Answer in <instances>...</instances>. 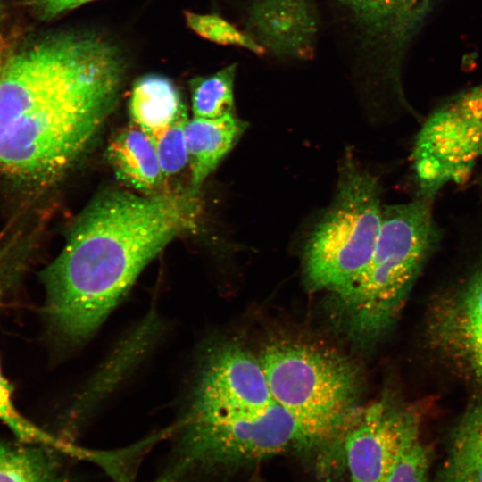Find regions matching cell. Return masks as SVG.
Wrapping results in <instances>:
<instances>
[{
  "label": "cell",
  "instance_id": "5",
  "mask_svg": "<svg viewBox=\"0 0 482 482\" xmlns=\"http://www.w3.org/2000/svg\"><path fill=\"white\" fill-rule=\"evenodd\" d=\"M258 358L274 401L318 441L346 428L355 414L357 378L345 359L293 342L269 345Z\"/></svg>",
  "mask_w": 482,
  "mask_h": 482
},
{
  "label": "cell",
  "instance_id": "19",
  "mask_svg": "<svg viewBox=\"0 0 482 482\" xmlns=\"http://www.w3.org/2000/svg\"><path fill=\"white\" fill-rule=\"evenodd\" d=\"M236 70L237 64L233 63L213 74L190 79L195 117L219 118L233 113Z\"/></svg>",
  "mask_w": 482,
  "mask_h": 482
},
{
  "label": "cell",
  "instance_id": "21",
  "mask_svg": "<svg viewBox=\"0 0 482 482\" xmlns=\"http://www.w3.org/2000/svg\"><path fill=\"white\" fill-rule=\"evenodd\" d=\"M188 120L184 104L166 129L152 139L164 178L177 174L188 162L185 136Z\"/></svg>",
  "mask_w": 482,
  "mask_h": 482
},
{
  "label": "cell",
  "instance_id": "17",
  "mask_svg": "<svg viewBox=\"0 0 482 482\" xmlns=\"http://www.w3.org/2000/svg\"><path fill=\"white\" fill-rule=\"evenodd\" d=\"M436 482H482V402L455 428Z\"/></svg>",
  "mask_w": 482,
  "mask_h": 482
},
{
  "label": "cell",
  "instance_id": "20",
  "mask_svg": "<svg viewBox=\"0 0 482 482\" xmlns=\"http://www.w3.org/2000/svg\"><path fill=\"white\" fill-rule=\"evenodd\" d=\"M185 20L195 34L213 43L245 48L261 55L266 52L250 34L239 30L219 15L187 11L185 12Z\"/></svg>",
  "mask_w": 482,
  "mask_h": 482
},
{
  "label": "cell",
  "instance_id": "8",
  "mask_svg": "<svg viewBox=\"0 0 482 482\" xmlns=\"http://www.w3.org/2000/svg\"><path fill=\"white\" fill-rule=\"evenodd\" d=\"M345 453L351 482H383L420 440V420L410 407L379 400L346 426Z\"/></svg>",
  "mask_w": 482,
  "mask_h": 482
},
{
  "label": "cell",
  "instance_id": "13",
  "mask_svg": "<svg viewBox=\"0 0 482 482\" xmlns=\"http://www.w3.org/2000/svg\"><path fill=\"white\" fill-rule=\"evenodd\" d=\"M247 122L229 113L219 118L193 117L185 129L189 190L197 194L203 183L233 148L246 129Z\"/></svg>",
  "mask_w": 482,
  "mask_h": 482
},
{
  "label": "cell",
  "instance_id": "1",
  "mask_svg": "<svg viewBox=\"0 0 482 482\" xmlns=\"http://www.w3.org/2000/svg\"><path fill=\"white\" fill-rule=\"evenodd\" d=\"M125 75L85 30L46 35L0 75V173L29 188L59 179L111 114Z\"/></svg>",
  "mask_w": 482,
  "mask_h": 482
},
{
  "label": "cell",
  "instance_id": "11",
  "mask_svg": "<svg viewBox=\"0 0 482 482\" xmlns=\"http://www.w3.org/2000/svg\"><path fill=\"white\" fill-rule=\"evenodd\" d=\"M368 48L396 66L437 0H338Z\"/></svg>",
  "mask_w": 482,
  "mask_h": 482
},
{
  "label": "cell",
  "instance_id": "15",
  "mask_svg": "<svg viewBox=\"0 0 482 482\" xmlns=\"http://www.w3.org/2000/svg\"><path fill=\"white\" fill-rule=\"evenodd\" d=\"M19 235L0 236V302L18 278L26 258ZM0 421L23 443L53 446L57 439L27 420L12 401V389L0 369Z\"/></svg>",
  "mask_w": 482,
  "mask_h": 482
},
{
  "label": "cell",
  "instance_id": "18",
  "mask_svg": "<svg viewBox=\"0 0 482 482\" xmlns=\"http://www.w3.org/2000/svg\"><path fill=\"white\" fill-rule=\"evenodd\" d=\"M54 449L0 440V482H68Z\"/></svg>",
  "mask_w": 482,
  "mask_h": 482
},
{
  "label": "cell",
  "instance_id": "10",
  "mask_svg": "<svg viewBox=\"0 0 482 482\" xmlns=\"http://www.w3.org/2000/svg\"><path fill=\"white\" fill-rule=\"evenodd\" d=\"M430 334L436 347L482 386V264L438 306Z\"/></svg>",
  "mask_w": 482,
  "mask_h": 482
},
{
  "label": "cell",
  "instance_id": "23",
  "mask_svg": "<svg viewBox=\"0 0 482 482\" xmlns=\"http://www.w3.org/2000/svg\"><path fill=\"white\" fill-rule=\"evenodd\" d=\"M92 1L95 0H24L23 4L37 19L50 21Z\"/></svg>",
  "mask_w": 482,
  "mask_h": 482
},
{
  "label": "cell",
  "instance_id": "9",
  "mask_svg": "<svg viewBox=\"0 0 482 482\" xmlns=\"http://www.w3.org/2000/svg\"><path fill=\"white\" fill-rule=\"evenodd\" d=\"M275 403L259 358L238 345H226L204 361L188 409L260 411Z\"/></svg>",
  "mask_w": 482,
  "mask_h": 482
},
{
  "label": "cell",
  "instance_id": "22",
  "mask_svg": "<svg viewBox=\"0 0 482 482\" xmlns=\"http://www.w3.org/2000/svg\"><path fill=\"white\" fill-rule=\"evenodd\" d=\"M428 454L421 440L400 459L383 482H428Z\"/></svg>",
  "mask_w": 482,
  "mask_h": 482
},
{
  "label": "cell",
  "instance_id": "24",
  "mask_svg": "<svg viewBox=\"0 0 482 482\" xmlns=\"http://www.w3.org/2000/svg\"><path fill=\"white\" fill-rule=\"evenodd\" d=\"M5 43L4 39L0 37V75L7 62V60L5 59Z\"/></svg>",
  "mask_w": 482,
  "mask_h": 482
},
{
  "label": "cell",
  "instance_id": "12",
  "mask_svg": "<svg viewBox=\"0 0 482 482\" xmlns=\"http://www.w3.org/2000/svg\"><path fill=\"white\" fill-rule=\"evenodd\" d=\"M250 25L251 36L266 50L292 57L311 54L316 21L305 0H256Z\"/></svg>",
  "mask_w": 482,
  "mask_h": 482
},
{
  "label": "cell",
  "instance_id": "4",
  "mask_svg": "<svg viewBox=\"0 0 482 482\" xmlns=\"http://www.w3.org/2000/svg\"><path fill=\"white\" fill-rule=\"evenodd\" d=\"M318 440L286 409H188L175 447L154 482H189L218 469L261 460Z\"/></svg>",
  "mask_w": 482,
  "mask_h": 482
},
{
  "label": "cell",
  "instance_id": "2",
  "mask_svg": "<svg viewBox=\"0 0 482 482\" xmlns=\"http://www.w3.org/2000/svg\"><path fill=\"white\" fill-rule=\"evenodd\" d=\"M196 195L187 190L143 195L114 189L92 200L42 273L46 314L54 331L70 341L93 334L143 269L195 227Z\"/></svg>",
  "mask_w": 482,
  "mask_h": 482
},
{
  "label": "cell",
  "instance_id": "3",
  "mask_svg": "<svg viewBox=\"0 0 482 482\" xmlns=\"http://www.w3.org/2000/svg\"><path fill=\"white\" fill-rule=\"evenodd\" d=\"M430 199L385 206L371 259L349 287L337 294L350 332L375 340L394 323L437 238Z\"/></svg>",
  "mask_w": 482,
  "mask_h": 482
},
{
  "label": "cell",
  "instance_id": "16",
  "mask_svg": "<svg viewBox=\"0 0 482 482\" xmlns=\"http://www.w3.org/2000/svg\"><path fill=\"white\" fill-rule=\"evenodd\" d=\"M183 105L178 87L162 75L145 74L133 84L129 99L132 121L152 139L166 129Z\"/></svg>",
  "mask_w": 482,
  "mask_h": 482
},
{
  "label": "cell",
  "instance_id": "7",
  "mask_svg": "<svg viewBox=\"0 0 482 482\" xmlns=\"http://www.w3.org/2000/svg\"><path fill=\"white\" fill-rule=\"evenodd\" d=\"M482 157V85L436 109L419 131L411 154L421 195L461 183Z\"/></svg>",
  "mask_w": 482,
  "mask_h": 482
},
{
  "label": "cell",
  "instance_id": "14",
  "mask_svg": "<svg viewBox=\"0 0 482 482\" xmlns=\"http://www.w3.org/2000/svg\"><path fill=\"white\" fill-rule=\"evenodd\" d=\"M106 157L118 179L135 190L154 191L164 179L154 141L134 123L112 137Z\"/></svg>",
  "mask_w": 482,
  "mask_h": 482
},
{
  "label": "cell",
  "instance_id": "6",
  "mask_svg": "<svg viewBox=\"0 0 482 482\" xmlns=\"http://www.w3.org/2000/svg\"><path fill=\"white\" fill-rule=\"evenodd\" d=\"M382 209L378 179L345 163L335 199L304 248V273L311 286L338 294L358 278L373 254Z\"/></svg>",
  "mask_w": 482,
  "mask_h": 482
}]
</instances>
